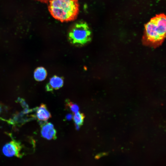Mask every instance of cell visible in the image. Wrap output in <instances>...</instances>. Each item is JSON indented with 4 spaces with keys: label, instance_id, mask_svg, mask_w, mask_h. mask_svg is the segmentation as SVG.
<instances>
[{
    "label": "cell",
    "instance_id": "6da1fadb",
    "mask_svg": "<svg viewBox=\"0 0 166 166\" xmlns=\"http://www.w3.org/2000/svg\"><path fill=\"white\" fill-rule=\"evenodd\" d=\"M49 2V10L55 19L63 22L77 18L79 11L77 0H50Z\"/></svg>",
    "mask_w": 166,
    "mask_h": 166
},
{
    "label": "cell",
    "instance_id": "7a4b0ae2",
    "mask_svg": "<svg viewBox=\"0 0 166 166\" xmlns=\"http://www.w3.org/2000/svg\"><path fill=\"white\" fill-rule=\"evenodd\" d=\"M68 36L71 43L83 45L91 41V32L86 22L80 21L75 23L70 28Z\"/></svg>",
    "mask_w": 166,
    "mask_h": 166
},
{
    "label": "cell",
    "instance_id": "3957f363",
    "mask_svg": "<svg viewBox=\"0 0 166 166\" xmlns=\"http://www.w3.org/2000/svg\"><path fill=\"white\" fill-rule=\"evenodd\" d=\"M145 29L142 39L144 44L153 47L161 44L164 39L160 35L156 24L152 19L145 25Z\"/></svg>",
    "mask_w": 166,
    "mask_h": 166
},
{
    "label": "cell",
    "instance_id": "277c9868",
    "mask_svg": "<svg viewBox=\"0 0 166 166\" xmlns=\"http://www.w3.org/2000/svg\"><path fill=\"white\" fill-rule=\"evenodd\" d=\"M22 148L21 143L14 140L6 143L3 146L2 152L4 155L7 157L14 156L21 157L22 155L20 152Z\"/></svg>",
    "mask_w": 166,
    "mask_h": 166
},
{
    "label": "cell",
    "instance_id": "5b68a950",
    "mask_svg": "<svg viewBox=\"0 0 166 166\" xmlns=\"http://www.w3.org/2000/svg\"><path fill=\"white\" fill-rule=\"evenodd\" d=\"M41 125V134L43 138L48 140L57 138V131L53 124L50 122H44Z\"/></svg>",
    "mask_w": 166,
    "mask_h": 166
},
{
    "label": "cell",
    "instance_id": "8992f818",
    "mask_svg": "<svg viewBox=\"0 0 166 166\" xmlns=\"http://www.w3.org/2000/svg\"><path fill=\"white\" fill-rule=\"evenodd\" d=\"M156 24L160 36L164 39L166 31V19L163 14L156 15L151 19Z\"/></svg>",
    "mask_w": 166,
    "mask_h": 166
},
{
    "label": "cell",
    "instance_id": "52a82bcc",
    "mask_svg": "<svg viewBox=\"0 0 166 166\" xmlns=\"http://www.w3.org/2000/svg\"><path fill=\"white\" fill-rule=\"evenodd\" d=\"M36 117L39 121H45L51 117L50 113L44 104L36 108Z\"/></svg>",
    "mask_w": 166,
    "mask_h": 166
},
{
    "label": "cell",
    "instance_id": "ba28073f",
    "mask_svg": "<svg viewBox=\"0 0 166 166\" xmlns=\"http://www.w3.org/2000/svg\"><path fill=\"white\" fill-rule=\"evenodd\" d=\"M63 79L62 77L54 76L51 77L46 85L45 88L47 91H51L61 88L63 85Z\"/></svg>",
    "mask_w": 166,
    "mask_h": 166
},
{
    "label": "cell",
    "instance_id": "9c48e42d",
    "mask_svg": "<svg viewBox=\"0 0 166 166\" xmlns=\"http://www.w3.org/2000/svg\"><path fill=\"white\" fill-rule=\"evenodd\" d=\"M47 75V73L46 69L42 67L36 68L34 72V77L38 81L44 80L46 78Z\"/></svg>",
    "mask_w": 166,
    "mask_h": 166
},
{
    "label": "cell",
    "instance_id": "30bf717a",
    "mask_svg": "<svg viewBox=\"0 0 166 166\" xmlns=\"http://www.w3.org/2000/svg\"><path fill=\"white\" fill-rule=\"evenodd\" d=\"M85 118V115L82 113L78 111L74 113L73 118L75 124L76 128L77 130L82 125Z\"/></svg>",
    "mask_w": 166,
    "mask_h": 166
},
{
    "label": "cell",
    "instance_id": "8fae6325",
    "mask_svg": "<svg viewBox=\"0 0 166 166\" xmlns=\"http://www.w3.org/2000/svg\"><path fill=\"white\" fill-rule=\"evenodd\" d=\"M65 106L66 108L73 113H74L78 111L79 110V107L78 105L69 100L66 101Z\"/></svg>",
    "mask_w": 166,
    "mask_h": 166
},
{
    "label": "cell",
    "instance_id": "7c38bea8",
    "mask_svg": "<svg viewBox=\"0 0 166 166\" xmlns=\"http://www.w3.org/2000/svg\"><path fill=\"white\" fill-rule=\"evenodd\" d=\"M17 101L21 104L22 106L24 108V109H28V105L26 103L25 101H24L23 99L22 98H18V99Z\"/></svg>",
    "mask_w": 166,
    "mask_h": 166
},
{
    "label": "cell",
    "instance_id": "4fadbf2b",
    "mask_svg": "<svg viewBox=\"0 0 166 166\" xmlns=\"http://www.w3.org/2000/svg\"><path fill=\"white\" fill-rule=\"evenodd\" d=\"M73 116L70 114H68L66 116V118L67 120H70L73 118Z\"/></svg>",
    "mask_w": 166,
    "mask_h": 166
},
{
    "label": "cell",
    "instance_id": "5bb4252c",
    "mask_svg": "<svg viewBox=\"0 0 166 166\" xmlns=\"http://www.w3.org/2000/svg\"><path fill=\"white\" fill-rule=\"evenodd\" d=\"M42 2L43 3H47L49 2L50 0H37Z\"/></svg>",
    "mask_w": 166,
    "mask_h": 166
},
{
    "label": "cell",
    "instance_id": "9a60e30c",
    "mask_svg": "<svg viewBox=\"0 0 166 166\" xmlns=\"http://www.w3.org/2000/svg\"><path fill=\"white\" fill-rule=\"evenodd\" d=\"M1 109H2V108H1V105H0V113L1 112Z\"/></svg>",
    "mask_w": 166,
    "mask_h": 166
}]
</instances>
